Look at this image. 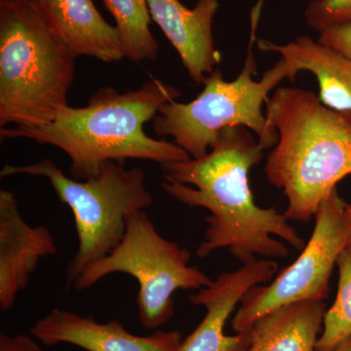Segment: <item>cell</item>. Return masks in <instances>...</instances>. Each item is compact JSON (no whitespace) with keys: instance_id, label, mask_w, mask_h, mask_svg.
Listing matches in <instances>:
<instances>
[{"instance_id":"1","label":"cell","mask_w":351,"mask_h":351,"mask_svg":"<svg viewBox=\"0 0 351 351\" xmlns=\"http://www.w3.org/2000/svg\"><path fill=\"white\" fill-rule=\"evenodd\" d=\"M244 126L226 127L219 132L210 151L199 158L160 165L165 193L182 204L210 212L203 241L196 256L204 258L219 249L242 263L263 258L288 257L278 237L297 250L304 240L274 208L256 204L249 172L263 158L262 147Z\"/></svg>"},{"instance_id":"2","label":"cell","mask_w":351,"mask_h":351,"mask_svg":"<svg viewBox=\"0 0 351 351\" xmlns=\"http://www.w3.org/2000/svg\"><path fill=\"white\" fill-rule=\"evenodd\" d=\"M181 95L158 78L130 91L104 86L90 96L85 107L66 106L54 121L38 128H0V138H27L61 149L71 158L69 172L77 181L92 179L108 161L141 159L163 165L189 160L188 152L173 141L156 140L144 129L165 104Z\"/></svg>"},{"instance_id":"3","label":"cell","mask_w":351,"mask_h":351,"mask_svg":"<svg viewBox=\"0 0 351 351\" xmlns=\"http://www.w3.org/2000/svg\"><path fill=\"white\" fill-rule=\"evenodd\" d=\"M265 104L278 133L265 175L287 197L286 218L308 221L351 174V112L332 110L313 91L295 87L277 88Z\"/></svg>"},{"instance_id":"4","label":"cell","mask_w":351,"mask_h":351,"mask_svg":"<svg viewBox=\"0 0 351 351\" xmlns=\"http://www.w3.org/2000/svg\"><path fill=\"white\" fill-rule=\"evenodd\" d=\"M75 59L34 0H0V128H38L68 103Z\"/></svg>"},{"instance_id":"5","label":"cell","mask_w":351,"mask_h":351,"mask_svg":"<svg viewBox=\"0 0 351 351\" xmlns=\"http://www.w3.org/2000/svg\"><path fill=\"white\" fill-rule=\"evenodd\" d=\"M263 2L258 0L252 10L250 41L237 77L226 82L216 69L207 76L204 89L195 100L165 104L154 119L156 135L169 136L191 158L207 154L219 132L226 127H246L256 134L263 149L274 147L278 141L276 129L263 115V104L277 85L285 80L294 82L301 71L294 62L282 57L260 80H254L258 69L254 47Z\"/></svg>"},{"instance_id":"6","label":"cell","mask_w":351,"mask_h":351,"mask_svg":"<svg viewBox=\"0 0 351 351\" xmlns=\"http://www.w3.org/2000/svg\"><path fill=\"white\" fill-rule=\"evenodd\" d=\"M14 175L46 178L60 201L73 212L78 249L66 269L68 287L88 265L119 246L132 214L154 204L144 171L126 168L125 162L108 161L87 181L66 177L54 161L46 158L25 165L6 164L0 172L2 178Z\"/></svg>"},{"instance_id":"7","label":"cell","mask_w":351,"mask_h":351,"mask_svg":"<svg viewBox=\"0 0 351 351\" xmlns=\"http://www.w3.org/2000/svg\"><path fill=\"white\" fill-rule=\"evenodd\" d=\"M191 254L178 242L164 239L145 211L132 214L123 239L106 257L88 265L73 282L78 291L93 287L113 274L133 276L138 283L137 307L143 327L156 330L174 315L173 295L200 290L213 282L197 267Z\"/></svg>"},{"instance_id":"8","label":"cell","mask_w":351,"mask_h":351,"mask_svg":"<svg viewBox=\"0 0 351 351\" xmlns=\"http://www.w3.org/2000/svg\"><path fill=\"white\" fill-rule=\"evenodd\" d=\"M314 217L313 234L300 257L269 285L255 286L242 298L232 321L235 332L247 331L263 316L288 304L327 299L332 270L351 245V202L334 189Z\"/></svg>"},{"instance_id":"9","label":"cell","mask_w":351,"mask_h":351,"mask_svg":"<svg viewBox=\"0 0 351 351\" xmlns=\"http://www.w3.org/2000/svg\"><path fill=\"white\" fill-rule=\"evenodd\" d=\"M278 265L270 258H258L239 269L219 274L216 280L189 295L195 306L206 309L195 331L182 341L178 351H244L251 343V329L225 334L226 321L245 294L255 286L270 282Z\"/></svg>"},{"instance_id":"10","label":"cell","mask_w":351,"mask_h":351,"mask_svg":"<svg viewBox=\"0 0 351 351\" xmlns=\"http://www.w3.org/2000/svg\"><path fill=\"white\" fill-rule=\"evenodd\" d=\"M31 334L46 346L68 343L86 351H178L182 343L179 331H156L137 336L119 320L99 323L92 316L55 308L36 321Z\"/></svg>"},{"instance_id":"11","label":"cell","mask_w":351,"mask_h":351,"mask_svg":"<svg viewBox=\"0 0 351 351\" xmlns=\"http://www.w3.org/2000/svg\"><path fill=\"white\" fill-rule=\"evenodd\" d=\"M47 226L29 225L12 191H0V308L10 311L39 262L57 254Z\"/></svg>"},{"instance_id":"12","label":"cell","mask_w":351,"mask_h":351,"mask_svg":"<svg viewBox=\"0 0 351 351\" xmlns=\"http://www.w3.org/2000/svg\"><path fill=\"white\" fill-rule=\"evenodd\" d=\"M152 20L177 51L191 80L204 84L219 62L212 25L219 0H198L195 8L180 0H147Z\"/></svg>"},{"instance_id":"13","label":"cell","mask_w":351,"mask_h":351,"mask_svg":"<svg viewBox=\"0 0 351 351\" xmlns=\"http://www.w3.org/2000/svg\"><path fill=\"white\" fill-rule=\"evenodd\" d=\"M75 58L117 63L125 56L117 27L97 10L93 0H34Z\"/></svg>"},{"instance_id":"14","label":"cell","mask_w":351,"mask_h":351,"mask_svg":"<svg viewBox=\"0 0 351 351\" xmlns=\"http://www.w3.org/2000/svg\"><path fill=\"white\" fill-rule=\"evenodd\" d=\"M258 50L278 53L308 71L319 84L321 103L339 112H351V58L307 36H298L287 44L258 39Z\"/></svg>"},{"instance_id":"15","label":"cell","mask_w":351,"mask_h":351,"mask_svg":"<svg viewBox=\"0 0 351 351\" xmlns=\"http://www.w3.org/2000/svg\"><path fill=\"white\" fill-rule=\"evenodd\" d=\"M324 301L294 302L254 323L244 351H314L326 313Z\"/></svg>"},{"instance_id":"16","label":"cell","mask_w":351,"mask_h":351,"mask_svg":"<svg viewBox=\"0 0 351 351\" xmlns=\"http://www.w3.org/2000/svg\"><path fill=\"white\" fill-rule=\"evenodd\" d=\"M117 23L127 59L133 63L156 61L159 45L152 36L147 0H104Z\"/></svg>"},{"instance_id":"17","label":"cell","mask_w":351,"mask_h":351,"mask_svg":"<svg viewBox=\"0 0 351 351\" xmlns=\"http://www.w3.org/2000/svg\"><path fill=\"white\" fill-rule=\"evenodd\" d=\"M339 285L336 301L323 320L316 350H329L351 337V245L339 256Z\"/></svg>"},{"instance_id":"18","label":"cell","mask_w":351,"mask_h":351,"mask_svg":"<svg viewBox=\"0 0 351 351\" xmlns=\"http://www.w3.org/2000/svg\"><path fill=\"white\" fill-rule=\"evenodd\" d=\"M304 18L307 25L319 34L330 27L351 24V0H313Z\"/></svg>"},{"instance_id":"19","label":"cell","mask_w":351,"mask_h":351,"mask_svg":"<svg viewBox=\"0 0 351 351\" xmlns=\"http://www.w3.org/2000/svg\"><path fill=\"white\" fill-rule=\"evenodd\" d=\"M317 41L351 58V24L330 27L321 32Z\"/></svg>"},{"instance_id":"20","label":"cell","mask_w":351,"mask_h":351,"mask_svg":"<svg viewBox=\"0 0 351 351\" xmlns=\"http://www.w3.org/2000/svg\"><path fill=\"white\" fill-rule=\"evenodd\" d=\"M0 351H43L34 337L18 334H0Z\"/></svg>"},{"instance_id":"21","label":"cell","mask_w":351,"mask_h":351,"mask_svg":"<svg viewBox=\"0 0 351 351\" xmlns=\"http://www.w3.org/2000/svg\"><path fill=\"white\" fill-rule=\"evenodd\" d=\"M314 351H351V337L339 343L336 348L329 350H314Z\"/></svg>"}]
</instances>
